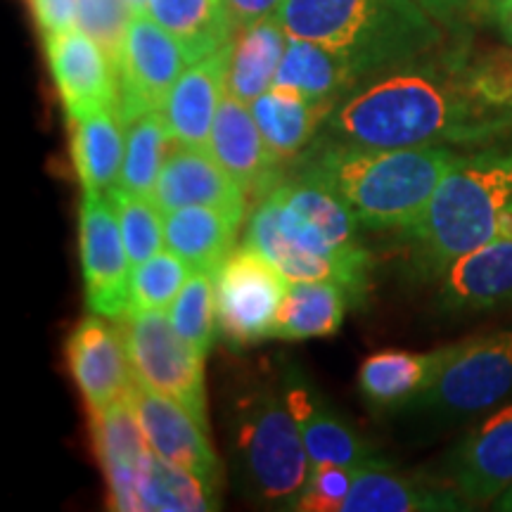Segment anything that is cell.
<instances>
[{
	"label": "cell",
	"instance_id": "cell-17",
	"mask_svg": "<svg viewBox=\"0 0 512 512\" xmlns=\"http://www.w3.org/2000/svg\"><path fill=\"white\" fill-rule=\"evenodd\" d=\"M283 392L313 465L366 467L384 463L380 453L294 368L283 375Z\"/></svg>",
	"mask_w": 512,
	"mask_h": 512
},
{
	"label": "cell",
	"instance_id": "cell-39",
	"mask_svg": "<svg viewBox=\"0 0 512 512\" xmlns=\"http://www.w3.org/2000/svg\"><path fill=\"white\" fill-rule=\"evenodd\" d=\"M31 10L43 34H60L79 24V0H31Z\"/></svg>",
	"mask_w": 512,
	"mask_h": 512
},
{
	"label": "cell",
	"instance_id": "cell-6",
	"mask_svg": "<svg viewBox=\"0 0 512 512\" xmlns=\"http://www.w3.org/2000/svg\"><path fill=\"white\" fill-rule=\"evenodd\" d=\"M133 375L152 392L169 396L209 432L204 356L178 335L166 311H126L117 318Z\"/></svg>",
	"mask_w": 512,
	"mask_h": 512
},
{
	"label": "cell",
	"instance_id": "cell-22",
	"mask_svg": "<svg viewBox=\"0 0 512 512\" xmlns=\"http://www.w3.org/2000/svg\"><path fill=\"white\" fill-rule=\"evenodd\" d=\"M245 245L264 254L271 264L285 273L287 280H332V283L347 287L356 299L366 294L370 261L325 259V256H313L304 249L294 247L280 233L278 223L273 219V211L264 200L249 219Z\"/></svg>",
	"mask_w": 512,
	"mask_h": 512
},
{
	"label": "cell",
	"instance_id": "cell-30",
	"mask_svg": "<svg viewBox=\"0 0 512 512\" xmlns=\"http://www.w3.org/2000/svg\"><path fill=\"white\" fill-rule=\"evenodd\" d=\"M121 126L117 110L69 119L72 159L83 190L107 192L119 185L126 152V133H121Z\"/></svg>",
	"mask_w": 512,
	"mask_h": 512
},
{
	"label": "cell",
	"instance_id": "cell-20",
	"mask_svg": "<svg viewBox=\"0 0 512 512\" xmlns=\"http://www.w3.org/2000/svg\"><path fill=\"white\" fill-rule=\"evenodd\" d=\"M446 311H482L512 304V238H494L441 273Z\"/></svg>",
	"mask_w": 512,
	"mask_h": 512
},
{
	"label": "cell",
	"instance_id": "cell-36",
	"mask_svg": "<svg viewBox=\"0 0 512 512\" xmlns=\"http://www.w3.org/2000/svg\"><path fill=\"white\" fill-rule=\"evenodd\" d=\"M192 268L169 249L133 268L128 311H169L188 283Z\"/></svg>",
	"mask_w": 512,
	"mask_h": 512
},
{
	"label": "cell",
	"instance_id": "cell-21",
	"mask_svg": "<svg viewBox=\"0 0 512 512\" xmlns=\"http://www.w3.org/2000/svg\"><path fill=\"white\" fill-rule=\"evenodd\" d=\"M463 501L448 484L401 475L392 465L375 463L354 467V482L344 501L347 512H444L465 510Z\"/></svg>",
	"mask_w": 512,
	"mask_h": 512
},
{
	"label": "cell",
	"instance_id": "cell-34",
	"mask_svg": "<svg viewBox=\"0 0 512 512\" xmlns=\"http://www.w3.org/2000/svg\"><path fill=\"white\" fill-rule=\"evenodd\" d=\"M169 318L178 335L190 344L197 354L207 358L219 337V320H216V290L214 273L192 271L188 283L171 304Z\"/></svg>",
	"mask_w": 512,
	"mask_h": 512
},
{
	"label": "cell",
	"instance_id": "cell-9",
	"mask_svg": "<svg viewBox=\"0 0 512 512\" xmlns=\"http://www.w3.org/2000/svg\"><path fill=\"white\" fill-rule=\"evenodd\" d=\"M190 64V57L169 31L159 27L147 12H133L121 55L114 62L117 72L114 110L121 124L143 112L162 110L171 88Z\"/></svg>",
	"mask_w": 512,
	"mask_h": 512
},
{
	"label": "cell",
	"instance_id": "cell-40",
	"mask_svg": "<svg viewBox=\"0 0 512 512\" xmlns=\"http://www.w3.org/2000/svg\"><path fill=\"white\" fill-rule=\"evenodd\" d=\"M280 3L283 0H226L235 29L247 27V24H252L266 15H273L280 8Z\"/></svg>",
	"mask_w": 512,
	"mask_h": 512
},
{
	"label": "cell",
	"instance_id": "cell-31",
	"mask_svg": "<svg viewBox=\"0 0 512 512\" xmlns=\"http://www.w3.org/2000/svg\"><path fill=\"white\" fill-rule=\"evenodd\" d=\"M287 209L318 228L325 240L342 254H368L358 242V221L342 197L328 185L304 176L283 178L271 190Z\"/></svg>",
	"mask_w": 512,
	"mask_h": 512
},
{
	"label": "cell",
	"instance_id": "cell-14",
	"mask_svg": "<svg viewBox=\"0 0 512 512\" xmlns=\"http://www.w3.org/2000/svg\"><path fill=\"white\" fill-rule=\"evenodd\" d=\"M128 399L136 408L147 444L157 456L195 472L204 482L219 489L221 463L207 437L209 432L197 425V420L185 411L181 403L152 392L138 380L128 392Z\"/></svg>",
	"mask_w": 512,
	"mask_h": 512
},
{
	"label": "cell",
	"instance_id": "cell-16",
	"mask_svg": "<svg viewBox=\"0 0 512 512\" xmlns=\"http://www.w3.org/2000/svg\"><path fill=\"white\" fill-rule=\"evenodd\" d=\"M95 456L107 479V501L112 510L140 512L138 482L152 448L140 427L131 399H121L105 411L91 413Z\"/></svg>",
	"mask_w": 512,
	"mask_h": 512
},
{
	"label": "cell",
	"instance_id": "cell-19",
	"mask_svg": "<svg viewBox=\"0 0 512 512\" xmlns=\"http://www.w3.org/2000/svg\"><path fill=\"white\" fill-rule=\"evenodd\" d=\"M230 50H233V41L226 48L216 50L214 55L192 62L171 88L162 114L178 147L207 150L216 112L226 95Z\"/></svg>",
	"mask_w": 512,
	"mask_h": 512
},
{
	"label": "cell",
	"instance_id": "cell-27",
	"mask_svg": "<svg viewBox=\"0 0 512 512\" xmlns=\"http://www.w3.org/2000/svg\"><path fill=\"white\" fill-rule=\"evenodd\" d=\"M351 297L347 287L332 280H290L271 337L287 342L332 337L342 328Z\"/></svg>",
	"mask_w": 512,
	"mask_h": 512
},
{
	"label": "cell",
	"instance_id": "cell-2",
	"mask_svg": "<svg viewBox=\"0 0 512 512\" xmlns=\"http://www.w3.org/2000/svg\"><path fill=\"white\" fill-rule=\"evenodd\" d=\"M463 155L451 145L363 147L316 138L297 176L328 185L368 230L411 228Z\"/></svg>",
	"mask_w": 512,
	"mask_h": 512
},
{
	"label": "cell",
	"instance_id": "cell-42",
	"mask_svg": "<svg viewBox=\"0 0 512 512\" xmlns=\"http://www.w3.org/2000/svg\"><path fill=\"white\" fill-rule=\"evenodd\" d=\"M489 3H491V10L496 12L498 19H503L505 12L512 8V0H489Z\"/></svg>",
	"mask_w": 512,
	"mask_h": 512
},
{
	"label": "cell",
	"instance_id": "cell-4",
	"mask_svg": "<svg viewBox=\"0 0 512 512\" xmlns=\"http://www.w3.org/2000/svg\"><path fill=\"white\" fill-rule=\"evenodd\" d=\"M512 204V143H491L463 155L439 183L420 219L406 228L415 266L441 278L453 261L496 238Z\"/></svg>",
	"mask_w": 512,
	"mask_h": 512
},
{
	"label": "cell",
	"instance_id": "cell-12",
	"mask_svg": "<svg viewBox=\"0 0 512 512\" xmlns=\"http://www.w3.org/2000/svg\"><path fill=\"white\" fill-rule=\"evenodd\" d=\"M46 53L69 119L117 107V72L110 55L79 27L46 36Z\"/></svg>",
	"mask_w": 512,
	"mask_h": 512
},
{
	"label": "cell",
	"instance_id": "cell-3",
	"mask_svg": "<svg viewBox=\"0 0 512 512\" xmlns=\"http://www.w3.org/2000/svg\"><path fill=\"white\" fill-rule=\"evenodd\" d=\"M275 17L287 36L342 53L361 83L425 60L444 38L415 0H283Z\"/></svg>",
	"mask_w": 512,
	"mask_h": 512
},
{
	"label": "cell",
	"instance_id": "cell-18",
	"mask_svg": "<svg viewBox=\"0 0 512 512\" xmlns=\"http://www.w3.org/2000/svg\"><path fill=\"white\" fill-rule=\"evenodd\" d=\"M207 150L247 190V195L266 197L283 181L278 171L280 159L268 150L252 107L230 93L223 95L216 112Z\"/></svg>",
	"mask_w": 512,
	"mask_h": 512
},
{
	"label": "cell",
	"instance_id": "cell-7",
	"mask_svg": "<svg viewBox=\"0 0 512 512\" xmlns=\"http://www.w3.org/2000/svg\"><path fill=\"white\" fill-rule=\"evenodd\" d=\"M512 394V330L448 344L432 387L413 408L439 415H472Z\"/></svg>",
	"mask_w": 512,
	"mask_h": 512
},
{
	"label": "cell",
	"instance_id": "cell-32",
	"mask_svg": "<svg viewBox=\"0 0 512 512\" xmlns=\"http://www.w3.org/2000/svg\"><path fill=\"white\" fill-rule=\"evenodd\" d=\"M138 505L143 512H211L221 508V496L195 472L152 451L138 482Z\"/></svg>",
	"mask_w": 512,
	"mask_h": 512
},
{
	"label": "cell",
	"instance_id": "cell-41",
	"mask_svg": "<svg viewBox=\"0 0 512 512\" xmlns=\"http://www.w3.org/2000/svg\"><path fill=\"white\" fill-rule=\"evenodd\" d=\"M415 3L430 12L441 27H456L470 8V0H415Z\"/></svg>",
	"mask_w": 512,
	"mask_h": 512
},
{
	"label": "cell",
	"instance_id": "cell-1",
	"mask_svg": "<svg viewBox=\"0 0 512 512\" xmlns=\"http://www.w3.org/2000/svg\"><path fill=\"white\" fill-rule=\"evenodd\" d=\"M512 128L472 91L467 67L418 60L363 81L332 107L318 138L363 147L494 143Z\"/></svg>",
	"mask_w": 512,
	"mask_h": 512
},
{
	"label": "cell",
	"instance_id": "cell-23",
	"mask_svg": "<svg viewBox=\"0 0 512 512\" xmlns=\"http://www.w3.org/2000/svg\"><path fill=\"white\" fill-rule=\"evenodd\" d=\"M448 347L415 351H380L368 356L358 370V389L368 406L380 411L413 408L437 380Z\"/></svg>",
	"mask_w": 512,
	"mask_h": 512
},
{
	"label": "cell",
	"instance_id": "cell-43",
	"mask_svg": "<svg viewBox=\"0 0 512 512\" xmlns=\"http://www.w3.org/2000/svg\"><path fill=\"white\" fill-rule=\"evenodd\" d=\"M494 510H505V512H512V489L505 491L503 496H498L494 501Z\"/></svg>",
	"mask_w": 512,
	"mask_h": 512
},
{
	"label": "cell",
	"instance_id": "cell-33",
	"mask_svg": "<svg viewBox=\"0 0 512 512\" xmlns=\"http://www.w3.org/2000/svg\"><path fill=\"white\" fill-rule=\"evenodd\" d=\"M126 152L121 166L119 188L152 197L157 176L166 162V150L178 147L171 138L162 110H150L126 121Z\"/></svg>",
	"mask_w": 512,
	"mask_h": 512
},
{
	"label": "cell",
	"instance_id": "cell-11",
	"mask_svg": "<svg viewBox=\"0 0 512 512\" xmlns=\"http://www.w3.org/2000/svg\"><path fill=\"white\" fill-rule=\"evenodd\" d=\"M67 361L91 413L126 399L136 384L119 323L110 325L98 313L83 316L72 330L67 339Z\"/></svg>",
	"mask_w": 512,
	"mask_h": 512
},
{
	"label": "cell",
	"instance_id": "cell-37",
	"mask_svg": "<svg viewBox=\"0 0 512 512\" xmlns=\"http://www.w3.org/2000/svg\"><path fill=\"white\" fill-rule=\"evenodd\" d=\"M133 10L126 0H79V27L110 55L112 64L119 60L126 29Z\"/></svg>",
	"mask_w": 512,
	"mask_h": 512
},
{
	"label": "cell",
	"instance_id": "cell-29",
	"mask_svg": "<svg viewBox=\"0 0 512 512\" xmlns=\"http://www.w3.org/2000/svg\"><path fill=\"white\" fill-rule=\"evenodd\" d=\"M145 12L181 43L190 62L214 55L235 36L226 0H147Z\"/></svg>",
	"mask_w": 512,
	"mask_h": 512
},
{
	"label": "cell",
	"instance_id": "cell-10",
	"mask_svg": "<svg viewBox=\"0 0 512 512\" xmlns=\"http://www.w3.org/2000/svg\"><path fill=\"white\" fill-rule=\"evenodd\" d=\"M79 252L88 309L110 320L124 316L131 306L133 266L110 192L83 190Z\"/></svg>",
	"mask_w": 512,
	"mask_h": 512
},
{
	"label": "cell",
	"instance_id": "cell-26",
	"mask_svg": "<svg viewBox=\"0 0 512 512\" xmlns=\"http://www.w3.org/2000/svg\"><path fill=\"white\" fill-rule=\"evenodd\" d=\"M240 219L214 207H183L164 214V242L192 271L214 273L235 249Z\"/></svg>",
	"mask_w": 512,
	"mask_h": 512
},
{
	"label": "cell",
	"instance_id": "cell-38",
	"mask_svg": "<svg viewBox=\"0 0 512 512\" xmlns=\"http://www.w3.org/2000/svg\"><path fill=\"white\" fill-rule=\"evenodd\" d=\"M351 482H354V467L344 465H313L304 494L299 498L297 510L302 512H337L344 508Z\"/></svg>",
	"mask_w": 512,
	"mask_h": 512
},
{
	"label": "cell",
	"instance_id": "cell-5",
	"mask_svg": "<svg viewBox=\"0 0 512 512\" xmlns=\"http://www.w3.org/2000/svg\"><path fill=\"white\" fill-rule=\"evenodd\" d=\"M233 415L235 465L247 496L268 508L297 510L313 463L283 384L247 389Z\"/></svg>",
	"mask_w": 512,
	"mask_h": 512
},
{
	"label": "cell",
	"instance_id": "cell-8",
	"mask_svg": "<svg viewBox=\"0 0 512 512\" xmlns=\"http://www.w3.org/2000/svg\"><path fill=\"white\" fill-rule=\"evenodd\" d=\"M290 280L264 254L242 242L214 271L219 337L245 349L271 337Z\"/></svg>",
	"mask_w": 512,
	"mask_h": 512
},
{
	"label": "cell",
	"instance_id": "cell-25",
	"mask_svg": "<svg viewBox=\"0 0 512 512\" xmlns=\"http://www.w3.org/2000/svg\"><path fill=\"white\" fill-rule=\"evenodd\" d=\"M287 41L290 36L275 12L256 19L247 27L235 29L226 93L252 105L256 98L271 91L275 74L285 57Z\"/></svg>",
	"mask_w": 512,
	"mask_h": 512
},
{
	"label": "cell",
	"instance_id": "cell-44",
	"mask_svg": "<svg viewBox=\"0 0 512 512\" xmlns=\"http://www.w3.org/2000/svg\"><path fill=\"white\" fill-rule=\"evenodd\" d=\"M501 24H503V34H505V38H508V41L512 43V8L505 12V17L501 19Z\"/></svg>",
	"mask_w": 512,
	"mask_h": 512
},
{
	"label": "cell",
	"instance_id": "cell-35",
	"mask_svg": "<svg viewBox=\"0 0 512 512\" xmlns=\"http://www.w3.org/2000/svg\"><path fill=\"white\" fill-rule=\"evenodd\" d=\"M107 192H110L114 209H117L119 228L133 268L145 264L147 259L166 249L164 214L150 197L128 192L119 185H114Z\"/></svg>",
	"mask_w": 512,
	"mask_h": 512
},
{
	"label": "cell",
	"instance_id": "cell-13",
	"mask_svg": "<svg viewBox=\"0 0 512 512\" xmlns=\"http://www.w3.org/2000/svg\"><path fill=\"white\" fill-rule=\"evenodd\" d=\"M446 479L467 503H494L512 489V403L458 441L446 460Z\"/></svg>",
	"mask_w": 512,
	"mask_h": 512
},
{
	"label": "cell",
	"instance_id": "cell-45",
	"mask_svg": "<svg viewBox=\"0 0 512 512\" xmlns=\"http://www.w3.org/2000/svg\"><path fill=\"white\" fill-rule=\"evenodd\" d=\"M131 5L133 12H145L147 10V0H126Z\"/></svg>",
	"mask_w": 512,
	"mask_h": 512
},
{
	"label": "cell",
	"instance_id": "cell-15",
	"mask_svg": "<svg viewBox=\"0 0 512 512\" xmlns=\"http://www.w3.org/2000/svg\"><path fill=\"white\" fill-rule=\"evenodd\" d=\"M152 202L159 211L183 207H214L245 219L247 190L202 147H174L159 171Z\"/></svg>",
	"mask_w": 512,
	"mask_h": 512
},
{
	"label": "cell",
	"instance_id": "cell-24",
	"mask_svg": "<svg viewBox=\"0 0 512 512\" xmlns=\"http://www.w3.org/2000/svg\"><path fill=\"white\" fill-rule=\"evenodd\" d=\"M249 107L273 157L290 162L316 143L335 102H313L290 88L273 86Z\"/></svg>",
	"mask_w": 512,
	"mask_h": 512
},
{
	"label": "cell",
	"instance_id": "cell-28",
	"mask_svg": "<svg viewBox=\"0 0 512 512\" xmlns=\"http://www.w3.org/2000/svg\"><path fill=\"white\" fill-rule=\"evenodd\" d=\"M273 86L290 88L313 102H337L361 86L347 57L320 43L292 38L287 41L283 62Z\"/></svg>",
	"mask_w": 512,
	"mask_h": 512
}]
</instances>
